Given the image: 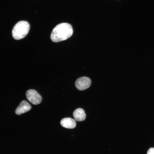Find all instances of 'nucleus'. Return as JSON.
Instances as JSON below:
<instances>
[{"mask_svg":"<svg viewBox=\"0 0 154 154\" xmlns=\"http://www.w3.org/2000/svg\"><path fill=\"white\" fill-rule=\"evenodd\" d=\"M147 154H154V148H151L148 150Z\"/></svg>","mask_w":154,"mask_h":154,"instance_id":"obj_8","label":"nucleus"},{"mask_svg":"<svg viewBox=\"0 0 154 154\" xmlns=\"http://www.w3.org/2000/svg\"><path fill=\"white\" fill-rule=\"evenodd\" d=\"M31 106L26 101L23 100L16 108L15 113L17 115H20L27 112L31 110Z\"/></svg>","mask_w":154,"mask_h":154,"instance_id":"obj_5","label":"nucleus"},{"mask_svg":"<svg viewBox=\"0 0 154 154\" xmlns=\"http://www.w3.org/2000/svg\"><path fill=\"white\" fill-rule=\"evenodd\" d=\"M27 100L34 105L38 104L42 101V97L36 90L33 89L28 90L26 92Z\"/></svg>","mask_w":154,"mask_h":154,"instance_id":"obj_3","label":"nucleus"},{"mask_svg":"<svg viewBox=\"0 0 154 154\" xmlns=\"http://www.w3.org/2000/svg\"><path fill=\"white\" fill-rule=\"evenodd\" d=\"M73 30L71 25L62 23L57 25L53 29L50 38L54 42H58L66 40L72 35Z\"/></svg>","mask_w":154,"mask_h":154,"instance_id":"obj_1","label":"nucleus"},{"mask_svg":"<svg viewBox=\"0 0 154 154\" xmlns=\"http://www.w3.org/2000/svg\"><path fill=\"white\" fill-rule=\"evenodd\" d=\"M60 123L63 127L70 129H73L76 126L75 120L70 117L62 119L60 121Z\"/></svg>","mask_w":154,"mask_h":154,"instance_id":"obj_6","label":"nucleus"},{"mask_svg":"<svg viewBox=\"0 0 154 154\" xmlns=\"http://www.w3.org/2000/svg\"><path fill=\"white\" fill-rule=\"evenodd\" d=\"M30 29V25L27 21H21L17 22L13 27L12 35L15 40L23 38L27 35Z\"/></svg>","mask_w":154,"mask_h":154,"instance_id":"obj_2","label":"nucleus"},{"mask_svg":"<svg viewBox=\"0 0 154 154\" xmlns=\"http://www.w3.org/2000/svg\"><path fill=\"white\" fill-rule=\"evenodd\" d=\"M73 115L75 120L82 121L86 118V115L84 110L81 108H78L74 112Z\"/></svg>","mask_w":154,"mask_h":154,"instance_id":"obj_7","label":"nucleus"},{"mask_svg":"<svg viewBox=\"0 0 154 154\" xmlns=\"http://www.w3.org/2000/svg\"><path fill=\"white\" fill-rule=\"evenodd\" d=\"M91 81L90 79L86 77H82L78 78L75 82V86L80 90H83L88 88L90 86Z\"/></svg>","mask_w":154,"mask_h":154,"instance_id":"obj_4","label":"nucleus"}]
</instances>
